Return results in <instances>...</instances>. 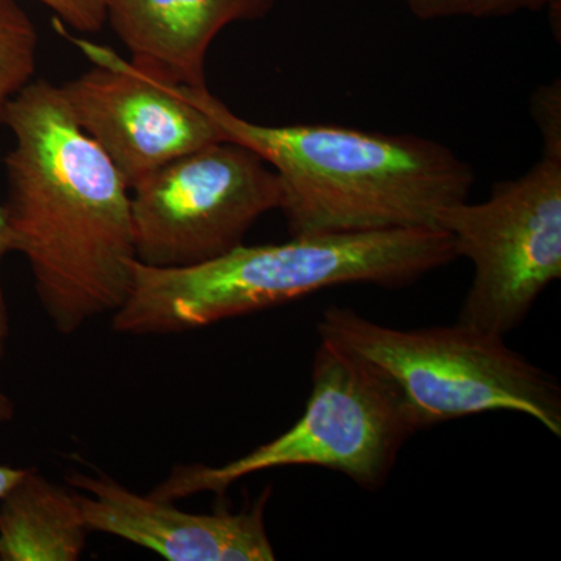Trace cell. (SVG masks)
<instances>
[{
    "label": "cell",
    "mask_w": 561,
    "mask_h": 561,
    "mask_svg": "<svg viewBox=\"0 0 561 561\" xmlns=\"http://www.w3.org/2000/svg\"><path fill=\"white\" fill-rule=\"evenodd\" d=\"M2 125L14 138L2 203L7 250L31 265L55 331L76 334L116 312L130 291L138 261L130 187L50 81L32 80L3 103Z\"/></svg>",
    "instance_id": "6da1fadb"
},
{
    "label": "cell",
    "mask_w": 561,
    "mask_h": 561,
    "mask_svg": "<svg viewBox=\"0 0 561 561\" xmlns=\"http://www.w3.org/2000/svg\"><path fill=\"white\" fill-rule=\"evenodd\" d=\"M187 95L227 140L267 162L283 187L291 238L438 228L449 206L470 197L474 172L437 140L337 125L254 124L208 88Z\"/></svg>",
    "instance_id": "7a4b0ae2"
},
{
    "label": "cell",
    "mask_w": 561,
    "mask_h": 561,
    "mask_svg": "<svg viewBox=\"0 0 561 561\" xmlns=\"http://www.w3.org/2000/svg\"><path fill=\"white\" fill-rule=\"evenodd\" d=\"M454 260L448 232L411 228L242 243L190 267H150L136 261L130 291L111 313V327L121 334H180L341 284L405 286Z\"/></svg>",
    "instance_id": "3957f363"
},
{
    "label": "cell",
    "mask_w": 561,
    "mask_h": 561,
    "mask_svg": "<svg viewBox=\"0 0 561 561\" xmlns=\"http://www.w3.org/2000/svg\"><path fill=\"white\" fill-rule=\"evenodd\" d=\"M320 342L364 365L391 390L415 431L483 412L524 413L561 435L556 378L508 348L505 337L454 327L397 330L331 306Z\"/></svg>",
    "instance_id": "277c9868"
},
{
    "label": "cell",
    "mask_w": 561,
    "mask_h": 561,
    "mask_svg": "<svg viewBox=\"0 0 561 561\" xmlns=\"http://www.w3.org/2000/svg\"><path fill=\"white\" fill-rule=\"evenodd\" d=\"M415 432L378 376L321 342L313 359L311 397L289 431L221 467L181 465L150 494L175 502L208 491L224 493L247 476L286 467L327 468L376 490Z\"/></svg>",
    "instance_id": "5b68a950"
},
{
    "label": "cell",
    "mask_w": 561,
    "mask_h": 561,
    "mask_svg": "<svg viewBox=\"0 0 561 561\" xmlns=\"http://www.w3.org/2000/svg\"><path fill=\"white\" fill-rule=\"evenodd\" d=\"M438 228L474 265L459 323L505 337L561 278V160L541 154L519 179L494 184L485 202L443 210Z\"/></svg>",
    "instance_id": "8992f818"
},
{
    "label": "cell",
    "mask_w": 561,
    "mask_h": 561,
    "mask_svg": "<svg viewBox=\"0 0 561 561\" xmlns=\"http://www.w3.org/2000/svg\"><path fill=\"white\" fill-rule=\"evenodd\" d=\"M130 191L136 260L161 268L202 264L242 245L283 202L276 172L232 140L183 154Z\"/></svg>",
    "instance_id": "52a82bcc"
},
{
    "label": "cell",
    "mask_w": 561,
    "mask_h": 561,
    "mask_svg": "<svg viewBox=\"0 0 561 561\" xmlns=\"http://www.w3.org/2000/svg\"><path fill=\"white\" fill-rule=\"evenodd\" d=\"M51 24L94 65L61 84L62 99L130 190L176 158L227 140L183 84L139 68L110 47L77 38L58 18Z\"/></svg>",
    "instance_id": "ba28073f"
},
{
    "label": "cell",
    "mask_w": 561,
    "mask_h": 561,
    "mask_svg": "<svg viewBox=\"0 0 561 561\" xmlns=\"http://www.w3.org/2000/svg\"><path fill=\"white\" fill-rule=\"evenodd\" d=\"M91 531L113 535L169 561H272L267 526L271 489L250 511L209 515L136 493L110 476L76 471L68 478Z\"/></svg>",
    "instance_id": "9c48e42d"
},
{
    "label": "cell",
    "mask_w": 561,
    "mask_h": 561,
    "mask_svg": "<svg viewBox=\"0 0 561 561\" xmlns=\"http://www.w3.org/2000/svg\"><path fill=\"white\" fill-rule=\"evenodd\" d=\"M276 0H105L106 22L131 62L162 79L206 88V55L232 22L267 16Z\"/></svg>",
    "instance_id": "30bf717a"
},
{
    "label": "cell",
    "mask_w": 561,
    "mask_h": 561,
    "mask_svg": "<svg viewBox=\"0 0 561 561\" xmlns=\"http://www.w3.org/2000/svg\"><path fill=\"white\" fill-rule=\"evenodd\" d=\"M90 527L73 490L25 468L0 500V561H76Z\"/></svg>",
    "instance_id": "8fae6325"
},
{
    "label": "cell",
    "mask_w": 561,
    "mask_h": 561,
    "mask_svg": "<svg viewBox=\"0 0 561 561\" xmlns=\"http://www.w3.org/2000/svg\"><path fill=\"white\" fill-rule=\"evenodd\" d=\"M38 32L16 0H0V105L35 77Z\"/></svg>",
    "instance_id": "7c38bea8"
},
{
    "label": "cell",
    "mask_w": 561,
    "mask_h": 561,
    "mask_svg": "<svg viewBox=\"0 0 561 561\" xmlns=\"http://www.w3.org/2000/svg\"><path fill=\"white\" fill-rule=\"evenodd\" d=\"M420 21L449 20V18H507L523 11L549 10L551 16L560 11L561 0H402Z\"/></svg>",
    "instance_id": "4fadbf2b"
},
{
    "label": "cell",
    "mask_w": 561,
    "mask_h": 561,
    "mask_svg": "<svg viewBox=\"0 0 561 561\" xmlns=\"http://www.w3.org/2000/svg\"><path fill=\"white\" fill-rule=\"evenodd\" d=\"M530 113L540 130L542 157L561 160V81H551L531 94Z\"/></svg>",
    "instance_id": "5bb4252c"
},
{
    "label": "cell",
    "mask_w": 561,
    "mask_h": 561,
    "mask_svg": "<svg viewBox=\"0 0 561 561\" xmlns=\"http://www.w3.org/2000/svg\"><path fill=\"white\" fill-rule=\"evenodd\" d=\"M58 20L81 33L101 32L106 24L105 0H38Z\"/></svg>",
    "instance_id": "9a60e30c"
},
{
    "label": "cell",
    "mask_w": 561,
    "mask_h": 561,
    "mask_svg": "<svg viewBox=\"0 0 561 561\" xmlns=\"http://www.w3.org/2000/svg\"><path fill=\"white\" fill-rule=\"evenodd\" d=\"M2 106L0 105V125H2ZM9 254L5 242V221H3L2 203H0V359L5 357L10 339V316L7 306L5 291L2 284V261Z\"/></svg>",
    "instance_id": "2e32d148"
},
{
    "label": "cell",
    "mask_w": 561,
    "mask_h": 561,
    "mask_svg": "<svg viewBox=\"0 0 561 561\" xmlns=\"http://www.w3.org/2000/svg\"><path fill=\"white\" fill-rule=\"evenodd\" d=\"M25 468L9 467V465H0V500L24 474Z\"/></svg>",
    "instance_id": "e0dca14e"
},
{
    "label": "cell",
    "mask_w": 561,
    "mask_h": 561,
    "mask_svg": "<svg viewBox=\"0 0 561 561\" xmlns=\"http://www.w3.org/2000/svg\"><path fill=\"white\" fill-rule=\"evenodd\" d=\"M14 402L7 397L5 393L0 391V424L9 423V421L14 419Z\"/></svg>",
    "instance_id": "ac0fdd59"
}]
</instances>
